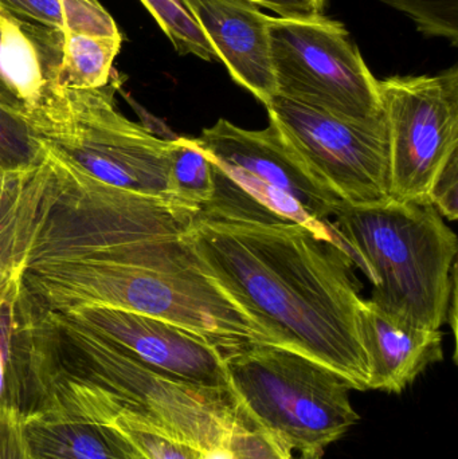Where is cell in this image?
<instances>
[{"instance_id":"cell-15","label":"cell","mask_w":458,"mask_h":459,"mask_svg":"<svg viewBox=\"0 0 458 459\" xmlns=\"http://www.w3.org/2000/svg\"><path fill=\"white\" fill-rule=\"evenodd\" d=\"M23 433L32 459H144L118 431L62 412H23Z\"/></svg>"},{"instance_id":"cell-19","label":"cell","mask_w":458,"mask_h":459,"mask_svg":"<svg viewBox=\"0 0 458 459\" xmlns=\"http://www.w3.org/2000/svg\"><path fill=\"white\" fill-rule=\"evenodd\" d=\"M150 11L161 31L167 35L175 50L186 56L193 54L203 61L217 59L201 27L194 21L180 0H140Z\"/></svg>"},{"instance_id":"cell-10","label":"cell","mask_w":458,"mask_h":459,"mask_svg":"<svg viewBox=\"0 0 458 459\" xmlns=\"http://www.w3.org/2000/svg\"><path fill=\"white\" fill-rule=\"evenodd\" d=\"M58 313L161 374L198 387L230 388L220 348L187 329L120 307H82Z\"/></svg>"},{"instance_id":"cell-4","label":"cell","mask_w":458,"mask_h":459,"mask_svg":"<svg viewBox=\"0 0 458 459\" xmlns=\"http://www.w3.org/2000/svg\"><path fill=\"white\" fill-rule=\"evenodd\" d=\"M212 160L202 214L237 222L323 228L347 204L303 160L277 124L247 131L220 118L196 137Z\"/></svg>"},{"instance_id":"cell-13","label":"cell","mask_w":458,"mask_h":459,"mask_svg":"<svg viewBox=\"0 0 458 459\" xmlns=\"http://www.w3.org/2000/svg\"><path fill=\"white\" fill-rule=\"evenodd\" d=\"M359 334L367 356L368 390L401 394L444 359L441 329L416 328L387 316L370 299L359 307Z\"/></svg>"},{"instance_id":"cell-7","label":"cell","mask_w":458,"mask_h":459,"mask_svg":"<svg viewBox=\"0 0 458 459\" xmlns=\"http://www.w3.org/2000/svg\"><path fill=\"white\" fill-rule=\"evenodd\" d=\"M268 35L279 96L349 120L381 117L378 80L343 24L271 16Z\"/></svg>"},{"instance_id":"cell-18","label":"cell","mask_w":458,"mask_h":459,"mask_svg":"<svg viewBox=\"0 0 458 459\" xmlns=\"http://www.w3.org/2000/svg\"><path fill=\"white\" fill-rule=\"evenodd\" d=\"M172 198L202 209L212 199V160L196 139L171 140L169 167Z\"/></svg>"},{"instance_id":"cell-3","label":"cell","mask_w":458,"mask_h":459,"mask_svg":"<svg viewBox=\"0 0 458 459\" xmlns=\"http://www.w3.org/2000/svg\"><path fill=\"white\" fill-rule=\"evenodd\" d=\"M333 225L373 283L370 301L416 328L438 331L457 291L456 234L430 204H344Z\"/></svg>"},{"instance_id":"cell-12","label":"cell","mask_w":458,"mask_h":459,"mask_svg":"<svg viewBox=\"0 0 458 459\" xmlns=\"http://www.w3.org/2000/svg\"><path fill=\"white\" fill-rule=\"evenodd\" d=\"M231 78L264 105L277 94L268 22L250 0H180Z\"/></svg>"},{"instance_id":"cell-25","label":"cell","mask_w":458,"mask_h":459,"mask_svg":"<svg viewBox=\"0 0 458 459\" xmlns=\"http://www.w3.org/2000/svg\"><path fill=\"white\" fill-rule=\"evenodd\" d=\"M279 13L280 18L309 19L322 16L327 0H250Z\"/></svg>"},{"instance_id":"cell-8","label":"cell","mask_w":458,"mask_h":459,"mask_svg":"<svg viewBox=\"0 0 458 459\" xmlns=\"http://www.w3.org/2000/svg\"><path fill=\"white\" fill-rule=\"evenodd\" d=\"M389 137L390 198L429 204L433 182L458 148V66L378 81Z\"/></svg>"},{"instance_id":"cell-16","label":"cell","mask_w":458,"mask_h":459,"mask_svg":"<svg viewBox=\"0 0 458 459\" xmlns=\"http://www.w3.org/2000/svg\"><path fill=\"white\" fill-rule=\"evenodd\" d=\"M0 7L64 34L121 35L99 0H0Z\"/></svg>"},{"instance_id":"cell-5","label":"cell","mask_w":458,"mask_h":459,"mask_svg":"<svg viewBox=\"0 0 458 459\" xmlns=\"http://www.w3.org/2000/svg\"><path fill=\"white\" fill-rule=\"evenodd\" d=\"M220 352L229 390L250 425L296 455H323L359 422L352 388L322 364L266 342Z\"/></svg>"},{"instance_id":"cell-9","label":"cell","mask_w":458,"mask_h":459,"mask_svg":"<svg viewBox=\"0 0 458 459\" xmlns=\"http://www.w3.org/2000/svg\"><path fill=\"white\" fill-rule=\"evenodd\" d=\"M266 109L309 169L347 204L374 206L392 199L384 116L349 120L279 94Z\"/></svg>"},{"instance_id":"cell-17","label":"cell","mask_w":458,"mask_h":459,"mask_svg":"<svg viewBox=\"0 0 458 459\" xmlns=\"http://www.w3.org/2000/svg\"><path fill=\"white\" fill-rule=\"evenodd\" d=\"M65 35L62 78L66 88L101 89L112 83L113 62L123 45V35L70 32Z\"/></svg>"},{"instance_id":"cell-20","label":"cell","mask_w":458,"mask_h":459,"mask_svg":"<svg viewBox=\"0 0 458 459\" xmlns=\"http://www.w3.org/2000/svg\"><path fill=\"white\" fill-rule=\"evenodd\" d=\"M45 161V147L29 121L0 104V169L21 171Z\"/></svg>"},{"instance_id":"cell-1","label":"cell","mask_w":458,"mask_h":459,"mask_svg":"<svg viewBox=\"0 0 458 459\" xmlns=\"http://www.w3.org/2000/svg\"><path fill=\"white\" fill-rule=\"evenodd\" d=\"M199 269L268 336L368 390V364L359 334L360 285L354 259L330 221L237 222L199 212L186 234Z\"/></svg>"},{"instance_id":"cell-6","label":"cell","mask_w":458,"mask_h":459,"mask_svg":"<svg viewBox=\"0 0 458 459\" xmlns=\"http://www.w3.org/2000/svg\"><path fill=\"white\" fill-rule=\"evenodd\" d=\"M30 126L43 147L93 179L142 195L175 199L169 182L171 140L159 139L126 118L117 109L112 83L91 91L65 89L30 118Z\"/></svg>"},{"instance_id":"cell-2","label":"cell","mask_w":458,"mask_h":459,"mask_svg":"<svg viewBox=\"0 0 458 459\" xmlns=\"http://www.w3.org/2000/svg\"><path fill=\"white\" fill-rule=\"evenodd\" d=\"M35 328L42 342L37 410L151 431L204 455L228 449L246 425L230 391L161 374L64 313L35 305Z\"/></svg>"},{"instance_id":"cell-23","label":"cell","mask_w":458,"mask_h":459,"mask_svg":"<svg viewBox=\"0 0 458 459\" xmlns=\"http://www.w3.org/2000/svg\"><path fill=\"white\" fill-rule=\"evenodd\" d=\"M0 459H32L23 433V411L11 402L0 403Z\"/></svg>"},{"instance_id":"cell-22","label":"cell","mask_w":458,"mask_h":459,"mask_svg":"<svg viewBox=\"0 0 458 459\" xmlns=\"http://www.w3.org/2000/svg\"><path fill=\"white\" fill-rule=\"evenodd\" d=\"M228 452L231 459H322V455H296L277 439L253 428L238 429L229 441Z\"/></svg>"},{"instance_id":"cell-24","label":"cell","mask_w":458,"mask_h":459,"mask_svg":"<svg viewBox=\"0 0 458 459\" xmlns=\"http://www.w3.org/2000/svg\"><path fill=\"white\" fill-rule=\"evenodd\" d=\"M429 204L449 221L458 218V152L446 161L433 182Z\"/></svg>"},{"instance_id":"cell-11","label":"cell","mask_w":458,"mask_h":459,"mask_svg":"<svg viewBox=\"0 0 458 459\" xmlns=\"http://www.w3.org/2000/svg\"><path fill=\"white\" fill-rule=\"evenodd\" d=\"M64 32L0 7V104L30 118L66 89Z\"/></svg>"},{"instance_id":"cell-14","label":"cell","mask_w":458,"mask_h":459,"mask_svg":"<svg viewBox=\"0 0 458 459\" xmlns=\"http://www.w3.org/2000/svg\"><path fill=\"white\" fill-rule=\"evenodd\" d=\"M48 177V161L21 171L0 169V296L23 282Z\"/></svg>"},{"instance_id":"cell-21","label":"cell","mask_w":458,"mask_h":459,"mask_svg":"<svg viewBox=\"0 0 458 459\" xmlns=\"http://www.w3.org/2000/svg\"><path fill=\"white\" fill-rule=\"evenodd\" d=\"M405 13L427 37L445 38L458 45V0H381Z\"/></svg>"}]
</instances>
